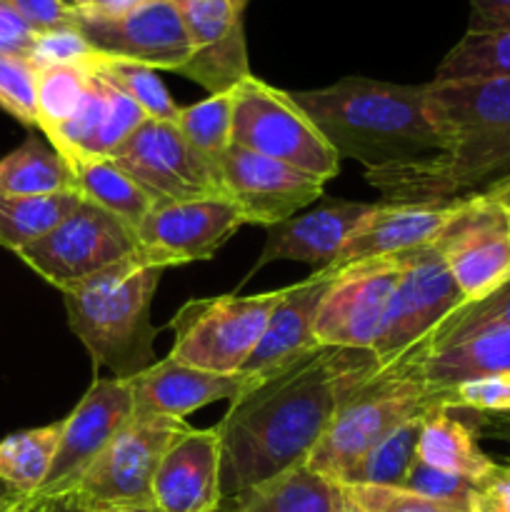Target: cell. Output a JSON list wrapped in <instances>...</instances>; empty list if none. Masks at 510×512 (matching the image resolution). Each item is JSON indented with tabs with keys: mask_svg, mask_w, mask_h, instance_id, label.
Returning a JSON list of instances; mask_svg holds the SVG:
<instances>
[{
	"mask_svg": "<svg viewBox=\"0 0 510 512\" xmlns=\"http://www.w3.org/2000/svg\"><path fill=\"white\" fill-rule=\"evenodd\" d=\"M378 368L373 350L318 348L230 403L215 425L220 495H243L308 463L345 395Z\"/></svg>",
	"mask_w": 510,
	"mask_h": 512,
	"instance_id": "6da1fadb",
	"label": "cell"
},
{
	"mask_svg": "<svg viewBox=\"0 0 510 512\" xmlns=\"http://www.w3.org/2000/svg\"><path fill=\"white\" fill-rule=\"evenodd\" d=\"M438 155L365 170L383 203L448 205L510 178V80H430Z\"/></svg>",
	"mask_w": 510,
	"mask_h": 512,
	"instance_id": "7a4b0ae2",
	"label": "cell"
},
{
	"mask_svg": "<svg viewBox=\"0 0 510 512\" xmlns=\"http://www.w3.org/2000/svg\"><path fill=\"white\" fill-rule=\"evenodd\" d=\"M293 98L335 153L358 160L365 170L418 163L443 148L428 113V85L350 75L328 88L298 90Z\"/></svg>",
	"mask_w": 510,
	"mask_h": 512,
	"instance_id": "3957f363",
	"label": "cell"
},
{
	"mask_svg": "<svg viewBox=\"0 0 510 512\" xmlns=\"http://www.w3.org/2000/svg\"><path fill=\"white\" fill-rule=\"evenodd\" d=\"M163 268L150 263L140 248L100 273L60 290L75 338L88 348L95 368H108L118 380H130L155 360V328L150 303Z\"/></svg>",
	"mask_w": 510,
	"mask_h": 512,
	"instance_id": "277c9868",
	"label": "cell"
},
{
	"mask_svg": "<svg viewBox=\"0 0 510 512\" xmlns=\"http://www.w3.org/2000/svg\"><path fill=\"white\" fill-rule=\"evenodd\" d=\"M425 345L415 343L355 385L335 410L308 465L338 483L375 443L413 418L448 408V393L423 378Z\"/></svg>",
	"mask_w": 510,
	"mask_h": 512,
	"instance_id": "5b68a950",
	"label": "cell"
},
{
	"mask_svg": "<svg viewBox=\"0 0 510 512\" xmlns=\"http://www.w3.org/2000/svg\"><path fill=\"white\" fill-rule=\"evenodd\" d=\"M233 143L245 150L280 160L320 183L335 178L340 155L325 140L310 115L295 103L293 93L273 88L255 75H248L233 88Z\"/></svg>",
	"mask_w": 510,
	"mask_h": 512,
	"instance_id": "8992f818",
	"label": "cell"
},
{
	"mask_svg": "<svg viewBox=\"0 0 510 512\" xmlns=\"http://www.w3.org/2000/svg\"><path fill=\"white\" fill-rule=\"evenodd\" d=\"M278 298L280 290L190 300L168 323L175 333L168 358L210 373H240L253 355Z\"/></svg>",
	"mask_w": 510,
	"mask_h": 512,
	"instance_id": "52a82bcc",
	"label": "cell"
},
{
	"mask_svg": "<svg viewBox=\"0 0 510 512\" xmlns=\"http://www.w3.org/2000/svg\"><path fill=\"white\" fill-rule=\"evenodd\" d=\"M188 428L180 418L135 413L85 470L73 495L85 510L155 505L153 480L175 435Z\"/></svg>",
	"mask_w": 510,
	"mask_h": 512,
	"instance_id": "ba28073f",
	"label": "cell"
},
{
	"mask_svg": "<svg viewBox=\"0 0 510 512\" xmlns=\"http://www.w3.org/2000/svg\"><path fill=\"white\" fill-rule=\"evenodd\" d=\"M108 158L120 165L153 203L228 198L220 165L203 158L175 123L145 118Z\"/></svg>",
	"mask_w": 510,
	"mask_h": 512,
	"instance_id": "9c48e42d",
	"label": "cell"
},
{
	"mask_svg": "<svg viewBox=\"0 0 510 512\" xmlns=\"http://www.w3.org/2000/svg\"><path fill=\"white\" fill-rule=\"evenodd\" d=\"M465 303L510 283V210L490 193L458 200L435 238Z\"/></svg>",
	"mask_w": 510,
	"mask_h": 512,
	"instance_id": "30bf717a",
	"label": "cell"
},
{
	"mask_svg": "<svg viewBox=\"0 0 510 512\" xmlns=\"http://www.w3.org/2000/svg\"><path fill=\"white\" fill-rule=\"evenodd\" d=\"M138 250L135 230L98 205L80 200L58 225L18 258L58 290L70 288Z\"/></svg>",
	"mask_w": 510,
	"mask_h": 512,
	"instance_id": "8fae6325",
	"label": "cell"
},
{
	"mask_svg": "<svg viewBox=\"0 0 510 512\" xmlns=\"http://www.w3.org/2000/svg\"><path fill=\"white\" fill-rule=\"evenodd\" d=\"M395 258L400 263V280L390 305L388 323L373 350L380 365L413 348L448 315L465 305V295L460 293L435 240L403 250Z\"/></svg>",
	"mask_w": 510,
	"mask_h": 512,
	"instance_id": "7c38bea8",
	"label": "cell"
},
{
	"mask_svg": "<svg viewBox=\"0 0 510 512\" xmlns=\"http://www.w3.org/2000/svg\"><path fill=\"white\" fill-rule=\"evenodd\" d=\"M400 280L395 255L343 265L320 303L315 340L323 348L375 350Z\"/></svg>",
	"mask_w": 510,
	"mask_h": 512,
	"instance_id": "4fadbf2b",
	"label": "cell"
},
{
	"mask_svg": "<svg viewBox=\"0 0 510 512\" xmlns=\"http://www.w3.org/2000/svg\"><path fill=\"white\" fill-rule=\"evenodd\" d=\"M75 28L105 58L178 73L193 55L188 30L173 0H150L118 18L75 10Z\"/></svg>",
	"mask_w": 510,
	"mask_h": 512,
	"instance_id": "5bb4252c",
	"label": "cell"
},
{
	"mask_svg": "<svg viewBox=\"0 0 510 512\" xmlns=\"http://www.w3.org/2000/svg\"><path fill=\"white\" fill-rule=\"evenodd\" d=\"M245 225V215L230 198L155 203L135 230L138 248L158 268L213 258Z\"/></svg>",
	"mask_w": 510,
	"mask_h": 512,
	"instance_id": "9a60e30c",
	"label": "cell"
},
{
	"mask_svg": "<svg viewBox=\"0 0 510 512\" xmlns=\"http://www.w3.org/2000/svg\"><path fill=\"white\" fill-rule=\"evenodd\" d=\"M133 410L128 380H95L73 413L63 420L58 450L38 495L63 498L73 493L85 470L133 418Z\"/></svg>",
	"mask_w": 510,
	"mask_h": 512,
	"instance_id": "2e32d148",
	"label": "cell"
},
{
	"mask_svg": "<svg viewBox=\"0 0 510 512\" xmlns=\"http://www.w3.org/2000/svg\"><path fill=\"white\" fill-rule=\"evenodd\" d=\"M225 195L245 215V225H273L293 218L323 195V183L280 160L230 145L220 160Z\"/></svg>",
	"mask_w": 510,
	"mask_h": 512,
	"instance_id": "e0dca14e",
	"label": "cell"
},
{
	"mask_svg": "<svg viewBox=\"0 0 510 512\" xmlns=\"http://www.w3.org/2000/svg\"><path fill=\"white\" fill-rule=\"evenodd\" d=\"M188 30L190 55L178 75L210 95L238 88L250 73L243 13L230 0H173Z\"/></svg>",
	"mask_w": 510,
	"mask_h": 512,
	"instance_id": "ac0fdd59",
	"label": "cell"
},
{
	"mask_svg": "<svg viewBox=\"0 0 510 512\" xmlns=\"http://www.w3.org/2000/svg\"><path fill=\"white\" fill-rule=\"evenodd\" d=\"M338 273L340 265H328V268L315 270L303 283L280 290L278 303L270 310L268 325L240 375L265 380L313 350L323 348L315 340V318Z\"/></svg>",
	"mask_w": 510,
	"mask_h": 512,
	"instance_id": "d6986e66",
	"label": "cell"
},
{
	"mask_svg": "<svg viewBox=\"0 0 510 512\" xmlns=\"http://www.w3.org/2000/svg\"><path fill=\"white\" fill-rule=\"evenodd\" d=\"M258 383L260 380L245 378L240 373H210L173 358L158 360L128 380L135 413H158L180 420L203 405L220 403V400L235 403Z\"/></svg>",
	"mask_w": 510,
	"mask_h": 512,
	"instance_id": "ffe728a7",
	"label": "cell"
},
{
	"mask_svg": "<svg viewBox=\"0 0 510 512\" xmlns=\"http://www.w3.org/2000/svg\"><path fill=\"white\" fill-rule=\"evenodd\" d=\"M220 495L218 430L185 428L165 450L153 480V500L160 512H203Z\"/></svg>",
	"mask_w": 510,
	"mask_h": 512,
	"instance_id": "44dd1931",
	"label": "cell"
},
{
	"mask_svg": "<svg viewBox=\"0 0 510 512\" xmlns=\"http://www.w3.org/2000/svg\"><path fill=\"white\" fill-rule=\"evenodd\" d=\"M375 208L378 203H325L273 225L268 228L265 248L255 270L275 260L308 263L315 270L328 268L340 258L350 235L368 215H373Z\"/></svg>",
	"mask_w": 510,
	"mask_h": 512,
	"instance_id": "7402d4cb",
	"label": "cell"
},
{
	"mask_svg": "<svg viewBox=\"0 0 510 512\" xmlns=\"http://www.w3.org/2000/svg\"><path fill=\"white\" fill-rule=\"evenodd\" d=\"M90 70V68H88ZM148 115L123 90L90 70L85 100L73 118L45 138L55 150H80L90 155H110L135 133Z\"/></svg>",
	"mask_w": 510,
	"mask_h": 512,
	"instance_id": "603a6c76",
	"label": "cell"
},
{
	"mask_svg": "<svg viewBox=\"0 0 510 512\" xmlns=\"http://www.w3.org/2000/svg\"><path fill=\"white\" fill-rule=\"evenodd\" d=\"M455 205H400L378 203L373 215L360 223V228L350 235L343 253L333 265H350L368 258H388L403 250L418 248L438 238L443 225L453 215Z\"/></svg>",
	"mask_w": 510,
	"mask_h": 512,
	"instance_id": "cb8c5ba5",
	"label": "cell"
},
{
	"mask_svg": "<svg viewBox=\"0 0 510 512\" xmlns=\"http://www.w3.org/2000/svg\"><path fill=\"white\" fill-rule=\"evenodd\" d=\"M425 345L423 378L443 390L475 378L510 373V325H480L455 338Z\"/></svg>",
	"mask_w": 510,
	"mask_h": 512,
	"instance_id": "d4e9b609",
	"label": "cell"
},
{
	"mask_svg": "<svg viewBox=\"0 0 510 512\" xmlns=\"http://www.w3.org/2000/svg\"><path fill=\"white\" fill-rule=\"evenodd\" d=\"M58 153L73 173L80 198L108 210L128 228L138 230L155 203L120 165H115L108 155H90L80 150H58Z\"/></svg>",
	"mask_w": 510,
	"mask_h": 512,
	"instance_id": "484cf974",
	"label": "cell"
},
{
	"mask_svg": "<svg viewBox=\"0 0 510 512\" xmlns=\"http://www.w3.org/2000/svg\"><path fill=\"white\" fill-rule=\"evenodd\" d=\"M415 455L433 468L470 480L485 478L498 465L480 450L475 425L460 418L458 410L448 408L425 415Z\"/></svg>",
	"mask_w": 510,
	"mask_h": 512,
	"instance_id": "4316f807",
	"label": "cell"
},
{
	"mask_svg": "<svg viewBox=\"0 0 510 512\" xmlns=\"http://www.w3.org/2000/svg\"><path fill=\"white\" fill-rule=\"evenodd\" d=\"M78 193L63 155L43 138H25L23 145L0 158V195Z\"/></svg>",
	"mask_w": 510,
	"mask_h": 512,
	"instance_id": "83f0119b",
	"label": "cell"
},
{
	"mask_svg": "<svg viewBox=\"0 0 510 512\" xmlns=\"http://www.w3.org/2000/svg\"><path fill=\"white\" fill-rule=\"evenodd\" d=\"M338 503L340 485L308 463L243 493V512H335Z\"/></svg>",
	"mask_w": 510,
	"mask_h": 512,
	"instance_id": "f1b7e54d",
	"label": "cell"
},
{
	"mask_svg": "<svg viewBox=\"0 0 510 512\" xmlns=\"http://www.w3.org/2000/svg\"><path fill=\"white\" fill-rule=\"evenodd\" d=\"M60 433L63 420L0 440V485L18 495L38 493L53 465Z\"/></svg>",
	"mask_w": 510,
	"mask_h": 512,
	"instance_id": "f546056e",
	"label": "cell"
},
{
	"mask_svg": "<svg viewBox=\"0 0 510 512\" xmlns=\"http://www.w3.org/2000/svg\"><path fill=\"white\" fill-rule=\"evenodd\" d=\"M80 200V193L0 195V245L18 255L58 228Z\"/></svg>",
	"mask_w": 510,
	"mask_h": 512,
	"instance_id": "4dcf8cb0",
	"label": "cell"
},
{
	"mask_svg": "<svg viewBox=\"0 0 510 512\" xmlns=\"http://www.w3.org/2000/svg\"><path fill=\"white\" fill-rule=\"evenodd\" d=\"M433 80H510V30L468 28L440 60Z\"/></svg>",
	"mask_w": 510,
	"mask_h": 512,
	"instance_id": "1f68e13d",
	"label": "cell"
},
{
	"mask_svg": "<svg viewBox=\"0 0 510 512\" xmlns=\"http://www.w3.org/2000/svg\"><path fill=\"white\" fill-rule=\"evenodd\" d=\"M423 418H413L385 435L380 443H375L343 478L338 485H385V488H403V480L408 475L410 463L415 460L418 450L420 428Z\"/></svg>",
	"mask_w": 510,
	"mask_h": 512,
	"instance_id": "d6a6232c",
	"label": "cell"
},
{
	"mask_svg": "<svg viewBox=\"0 0 510 512\" xmlns=\"http://www.w3.org/2000/svg\"><path fill=\"white\" fill-rule=\"evenodd\" d=\"M233 110H235V95L233 90L228 93L208 95L200 103L180 108L178 130L183 138L198 150L203 158L210 163L220 165L223 155L233 145Z\"/></svg>",
	"mask_w": 510,
	"mask_h": 512,
	"instance_id": "836d02e7",
	"label": "cell"
},
{
	"mask_svg": "<svg viewBox=\"0 0 510 512\" xmlns=\"http://www.w3.org/2000/svg\"><path fill=\"white\" fill-rule=\"evenodd\" d=\"M88 68L95 70L98 75H103V78L108 80V83H113L118 90H123L135 105H140V110H143L148 118L165 120V123H175V120H178L180 108L175 105V100L170 98L163 80L158 78V70L145 68V65L138 63H128V60L105 58V55L100 53L95 55V60Z\"/></svg>",
	"mask_w": 510,
	"mask_h": 512,
	"instance_id": "e575fe53",
	"label": "cell"
},
{
	"mask_svg": "<svg viewBox=\"0 0 510 512\" xmlns=\"http://www.w3.org/2000/svg\"><path fill=\"white\" fill-rule=\"evenodd\" d=\"M90 70L83 65H55L38 70V130H50L68 123L85 100Z\"/></svg>",
	"mask_w": 510,
	"mask_h": 512,
	"instance_id": "d590c367",
	"label": "cell"
},
{
	"mask_svg": "<svg viewBox=\"0 0 510 512\" xmlns=\"http://www.w3.org/2000/svg\"><path fill=\"white\" fill-rule=\"evenodd\" d=\"M0 108L18 123L38 128V70L28 58L0 55Z\"/></svg>",
	"mask_w": 510,
	"mask_h": 512,
	"instance_id": "8d00e7d4",
	"label": "cell"
},
{
	"mask_svg": "<svg viewBox=\"0 0 510 512\" xmlns=\"http://www.w3.org/2000/svg\"><path fill=\"white\" fill-rule=\"evenodd\" d=\"M340 488L363 512H470L463 505L425 498L405 488H385V485H340Z\"/></svg>",
	"mask_w": 510,
	"mask_h": 512,
	"instance_id": "74e56055",
	"label": "cell"
},
{
	"mask_svg": "<svg viewBox=\"0 0 510 512\" xmlns=\"http://www.w3.org/2000/svg\"><path fill=\"white\" fill-rule=\"evenodd\" d=\"M490 323L510 325V283H505L503 288H498L495 293L485 295L483 300L465 303L463 308H458L453 315H448V318H445L433 333L425 335L423 340L428 345H435L440 343V340L455 338V335L468 333V330Z\"/></svg>",
	"mask_w": 510,
	"mask_h": 512,
	"instance_id": "f35d334b",
	"label": "cell"
},
{
	"mask_svg": "<svg viewBox=\"0 0 510 512\" xmlns=\"http://www.w3.org/2000/svg\"><path fill=\"white\" fill-rule=\"evenodd\" d=\"M475 483L478 480L463 478V475L448 473V470L433 468V465L423 463V460L415 455V460L410 463L408 475L403 480L405 490H413V493L425 495V498L443 500V503L463 505L470 510V498L475 493Z\"/></svg>",
	"mask_w": 510,
	"mask_h": 512,
	"instance_id": "ab89813d",
	"label": "cell"
},
{
	"mask_svg": "<svg viewBox=\"0 0 510 512\" xmlns=\"http://www.w3.org/2000/svg\"><path fill=\"white\" fill-rule=\"evenodd\" d=\"M95 55L98 53L93 50V45L73 25V28L38 33L28 60L35 70L55 68V65H83V68H88Z\"/></svg>",
	"mask_w": 510,
	"mask_h": 512,
	"instance_id": "60d3db41",
	"label": "cell"
},
{
	"mask_svg": "<svg viewBox=\"0 0 510 512\" xmlns=\"http://www.w3.org/2000/svg\"><path fill=\"white\" fill-rule=\"evenodd\" d=\"M443 390L448 393V410L510 413V373L475 378Z\"/></svg>",
	"mask_w": 510,
	"mask_h": 512,
	"instance_id": "b9f144b4",
	"label": "cell"
},
{
	"mask_svg": "<svg viewBox=\"0 0 510 512\" xmlns=\"http://www.w3.org/2000/svg\"><path fill=\"white\" fill-rule=\"evenodd\" d=\"M35 33L73 28L75 8L68 0H5Z\"/></svg>",
	"mask_w": 510,
	"mask_h": 512,
	"instance_id": "7bdbcfd3",
	"label": "cell"
},
{
	"mask_svg": "<svg viewBox=\"0 0 510 512\" xmlns=\"http://www.w3.org/2000/svg\"><path fill=\"white\" fill-rule=\"evenodd\" d=\"M470 512H510V465H495L475 483Z\"/></svg>",
	"mask_w": 510,
	"mask_h": 512,
	"instance_id": "ee69618b",
	"label": "cell"
},
{
	"mask_svg": "<svg viewBox=\"0 0 510 512\" xmlns=\"http://www.w3.org/2000/svg\"><path fill=\"white\" fill-rule=\"evenodd\" d=\"M35 38H38V33L5 0H0V55L30 58Z\"/></svg>",
	"mask_w": 510,
	"mask_h": 512,
	"instance_id": "f6af8a7d",
	"label": "cell"
},
{
	"mask_svg": "<svg viewBox=\"0 0 510 512\" xmlns=\"http://www.w3.org/2000/svg\"><path fill=\"white\" fill-rule=\"evenodd\" d=\"M470 8H473L470 28L510 30V0H470Z\"/></svg>",
	"mask_w": 510,
	"mask_h": 512,
	"instance_id": "bcb514c9",
	"label": "cell"
},
{
	"mask_svg": "<svg viewBox=\"0 0 510 512\" xmlns=\"http://www.w3.org/2000/svg\"><path fill=\"white\" fill-rule=\"evenodd\" d=\"M465 413H470V410H465ZM475 420H470V423L475 425V430L485 435H490V438L500 440V443H505L510 448V413H470Z\"/></svg>",
	"mask_w": 510,
	"mask_h": 512,
	"instance_id": "7dc6e473",
	"label": "cell"
},
{
	"mask_svg": "<svg viewBox=\"0 0 510 512\" xmlns=\"http://www.w3.org/2000/svg\"><path fill=\"white\" fill-rule=\"evenodd\" d=\"M145 3H150V0H90L85 8L75 10L85 15H95V18H118V15L130 13V10L140 8Z\"/></svg>",
	"mask_w": 510,
	"mask_h": 512,
	"instance_id": "c3c4849f",
	"label": "cell"
},
{
	"mask_svg": "<svg viewBox=\"0 0 510 512\" xmlns=\"http://www.w3.org/2000/svg\"><path fill=\"white\" fill-rule=\"evenodd\" d=\"M203 512H243V495H225V498H220L213 508Z\"/></svg>",
	"mask_w": 510,
	"mask_h": 512,
	"instance_id": "681fc988",
	"label": "cell"
},
{
	"mask_svg": "<svg viewBox=\"0 0 510 512\" xmlns=\"http://www.w3.org/2000/svg\"><path fill=\"white\" fill-rule=\"evenodd\" d=\"M48 512H85V508L78 503V498L70 493V495H63V498H55Z\"/></svg>",
	"mask_w": 510,
	"mask_h": 512,
	"instance_id": "f907efd6",
	"label": "cell"
},
{
	"mask_svg": "<svg viewBox=\"0 0 510 512\" xmlns=\"http://www.w3.org/2000/svg\"><path fill=\"white\" fill-rule=\"evenodd\" d=\"M485 193H490V195H495V198L500 200V203L505 205V208L510 210V178H505V180H500L498 185H493V188L490 190H485Z\"/></svg>",
	"mask_w": 510,
	"mask_h": 512,
	"instance_id": "816d5d0a",
	"label": "cell"
},
{
	"mask_svg": "<svg viewBox=\"0 0 510 512\" xmlns=\"http://www.w3.org/2000/svg\"><path fill=\"white\" fill-rule=\"evenodd\" d=\"M85 512H160L155 505H140V508H100V510H85Z\"/></svg>",
	"mask_w": 510,
	"mask_h": 512,
	"instance_id": "f5cc1de1",
	"label": "cell"
},
{
	"mask_svg": "<svg viewBox=\"0 0 510 512\" xmlns=\"http://www.w3.org/2000/svg\"><path fill=\"white\" fill-rule=\"evenodd\" d=\"M335 512H363V510H360L358 505H355L353 500L343 493V488H340V503H338V508H335Z\"/></svg>",
	"mask_w": 510,
	"mask_h": 512,
	"instance_id": "db71d44e",
	"label": "cell"
},
{
	"mask_svg": "<svg viewBox=\"0 0 510 512\" xmlns=\"http://www.w3.org/2000/svg\"><path fill=\"white\" fill-rule=\"evenodd\" d=\"M230 3H233V5H235V8H238V10H240V13H243V10H245V5H248V3H250V0H230Z\"/></svg>",
	"mask_w": 510,
	"mask_h": 512,
	"instance_id": "11a10c76",
	"label": "cell"
},
{
	"mask_svg": "<svg viewBox=\"0 0 510 512\" xmlns=\"http://www.w3.org/2000/svg\"><path fill=\"white\" fill-rule=\"evenodd\" d=\"M88 3L90 0H70V5H73V8H85Z\"/></svg>",
	"mask_w": 510,
	"mask_h": 512,
	"instance_id": "9f6ffc18",
	"label": "cell"
},
{
	"mask_svg": "<svg viewBox=\"0 0 510 512\" xmlns=\"http://www.w3.org/2000/svg\"><path fill=\"white\" fill-rule=\"evenodd\" d=\"M10 495V490L8 488H3V485H0V500H5Z\"/></svg>",
	"mask_w": 510,
	"mask_h": 512,
	"instance_id": "6f0895ef",
	"label": "cell"
}]
</instances>
